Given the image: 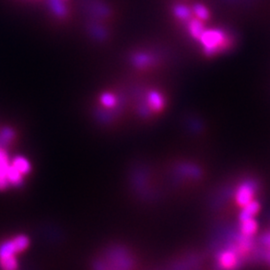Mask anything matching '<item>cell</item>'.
Here are the masks:
<instances>
[{
	"label": "cell",
	"mask_w": 270,
	"mask_h": 270,
	"mask_svg": "<svg viewBox=\"0 0 270 270\" xmlns=\"http://www.w3.org/2000/svg\"><path fill=\"white\" fill-rule=\"evenodd\" d=\"M29 245V239L25 235H18L0 244V269L18 270L16 254L24 251Z\"/></svg>",
	"instance_id": "6da1fadb"
},
{
	"label": "cell",
	"mask_w": 270,
	"mask_h": 270,
	"mask_svg": "<svg viewBox=\"0 0 270 270\" xmlns=\"http://www.w3.org/2000/svg\"><path fill=\"white\" fill-rule=\"evenodd\" d=\"M204 21L196 18V17H192L191 19H189L186 24H187V31L189 33V35L193 38L195 40H198L201 34L203 33V31L205 30Z\"/></svg>",
	"instance_id": "52a82bcc"
},
{
	"label": "cell",
	"mask_w": 270,
	"mask_h": 270,
	"mask_svg": "<svg viewBox=\"0 0 270 270\" xmlns=\"http://www.w3.org/2000/svg\"><path fill=\"white\" fill-rule=\"evenodd\" d=\"M266 260L268 261V263L270 264V248H268L267 252H266Z\"/></svg>",
	"instance_id": "9a60e30c"
},
{
	"label": "cell",
	"mask_w": 270,
	"mask_h": 270,
	"mask_svg": "<svg viewBox=\"0 0 270 270\" xmlns=\"http://www.w3.org/2000/svg\"><path fill=\"white\" fill-rule=\"evenodd\" d=\"M257 192V184L253 180L243 181L235 191V202L239 206H244L254 200Z\"/></svg>",
	"instance_id": "277c9868"
},
{
	"label": "cell",
	"mask_w": 270,
	"mask_h": 270,
	"mask_svg": "<svg viewBox=\"0 0 270 270\" xmlns=\"http://www.w3.org/2000/svg\"><path fill=\"white\" fill-rule=\"evenodd\" d=\"M61 1H67V0H61Z\"/></svg>",
	"instance_id": "2e32d148"
},
{
	"label": "cell",
	"mask_w": 270,
	"mask_h": 270,
	"mask_svg": "<svg viewBox=\"0 0 270 270\" xmlns=\"http://www.w3.org/2000/svg\"><path fill=\"white\" fill-rule=\"evenodd\" d=\"M10 167V160L8 153L2 147H0V190H3L8 187L7 173Z\"/></svg>",
	"instance_id": "8992f818"
},
{
	"label": "cell",
	"mask_w": 270,
	"mask_h": 270,
	"mask_svg": "<svg viewBox=\"0 0 270 270\" xmlns=\"http://www.w3.org/2000/svg\"><path fill=\"white\" fill-rule=\"evenodd\" d=\"M173 15L177 20L185 23L193 17L192 9L183 4H177L173 7Z\"/></svg>",
	"instance_id": "30bf717a"
},
{
	"label": "cell",
	"mask_w": 270,
	"mask_h": 270,
	"mask_svg": "<svg viewBox=\"0 0 270 270\" xmlns=\"http://www.w3.org/2000/svg\"><path fill=\"white\" fill-rule=\"evenodd\" d=\"M260 243L262 245L266 246V248H270V231H268V232H266L263 235H261V237H260Z\"/></svg>",
	"instance_id": "5bb4252c"
},
{
	"label": "cell",
	"mask_w": 270,
	"mask_h": 270,
	"mask_svg": "<svg viewBox=\"0 0 270 270\" xmlns=\"http://www.w3.org/2000/svg\"><path fill=\"white\" fill-rule=\"evenodd\" d=\"M164 95L158 90H150L146 96V104L149 110L154 113L161 112L165 107Z\"/></svg>",
	"instance_id": "5b68a950"
},
{
	"label": "cell",
	"mask_w": 270,
	"mask_h": 270,
	"mask_svg": "<svg viewBox=\"0 0 270 270\" xmlns=\"http://www.w3.org/2000/svg\"><path fill=\"white\" fill-rule=\"evenodd\" d=\"M198 41L202 45L203 52L207 56H212L218 53L219 51L225 49L227 43V37L225 32L221 29L205 28Z\"/></svg>",
	"instance_id": "7a4b0ae2"
},
{
	"label": "cell",
	"mask_w": 270,
	"mask_h": 270,
	"mask_svg": "<svg viewBox=\"0 0 270 270\" xmlns=\"http://www.w3.org/2000/svg\"><path fill=\"white\" fill-rule=\"evenodd\" d=\"M241 257L234 247L225 249L218 254V267L221 270H236L240 267Z\"/></svg>",
	"instance_id": "3957f363"
},
{
	"label": "cell",
	"mask_w": 270,
	"mask_h": 270,
	"mask_svg": "<svg viewBox=\"0 0 270 270\" xmlns=\"http://www.w3.org/2000/svg\"><path fill=\"white\" fill-rule=\"evenodd\" d=\"M260 210V203L257 200H252L249 203L242 206V210L239 214V221L254 218Z\"/></svg>",
	"instance_id": "ba28073f"
},
{
	"label": "cell",
	"mask_w": 270,
	"mask_h": 270,
	"mask_svg": "<svg viewBox=\"0 0 270 270\" xmlns=\"http://www.w3.org/2000/svg\"><path fill=\"white\" fill-rule=\"evenodd\" d=\"M10 163L23 176L26 175L27 173H29V171L31 169L29 161L25 157H22V156H17L15 158H13L12 161H10Z\"/></svg>",
	"instance_id": "8fae6325"
},
{
	"label": "cell",
	"mask_w": 270,
	"mask_h": 270,
	"mask_svg": "<svg viewBox=\"0 0 270 270\" xmlns=\"http://www.w3.org/2000/svg\"><path fill=\"white\" fill-rule=\"evenodd\" d=\"M192 9V13H193V16L202 20V21H206L210 18V12L208 10V8L200 3L195 4Z\"/></svg>",
	"instance_id": "4fadbf2b"
},
{
	"label": "cell",
	"mask_w": 270,
	"mask_h": 270,
	"mask_svg": "<svg viewBox=\"0 0 270 270\" xmlns=\"http://www.w3.org/2000/svg\"><path fill=\"white\" fill-rule=\"evenodd\" d=\"M258 230V223L254 218H249L240 221V232L242 235L252 237Z\"/></svg>",
	"instance_id": "9c48e42d"
},
{
	"label": "cell",
	"mask_w": 270,
	"mask_h": 270,
	"mask_svg": "<svg viewBox=\"0 0 270 270\" xmlns=\"http://www.w3.org/2000/svg\"><path fill=\"white\" fill-rule=\"evenodd\" d=\"M99 101L100 104L105 108H113L117 105L118 99L117 96L112 92H103L99 96Z\"/></svg>",
	"instance_id": "7c38bea8"
}]
</instances>
